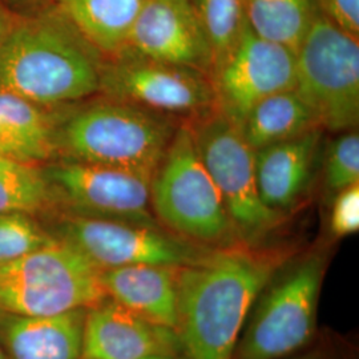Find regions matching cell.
Listing matches in <instances>:
<instances>
[{
    "instance_id": "1",
    "label": "cell",
    "mask_w": 359,
    "mask_h": 359,
    "mask_svg": "<svg viewBox=\"0 0 359 359\" xmlns=\"http://www.w3.org/2000/svg\"><path fill=\"white\" fill-rule=\"evenodd\" d=\"M283 253L236 245L177 270V333L188 359H233L257 297Z\"/></svg>"
},
{
    "instance_id": "2",
    "label": "cell",
    "mask_w": 359,
    "mask_h": 359,
    "mask_svg": "<svg viewBox=\"0 0 359 359\" xmlns=\"http://www.w3.org/2000/svg\"><path fill=\"white\" fill-rule=\"evenodd\" d=\"M104 56L52 4L15 16L0 38V92L44 108L100 92Z\"/></svg>"
},
{
    "instance_id": "3",
    "label": "cell",
    "mask_w": 359,
    "mask_h": 359,
    "mask_svg": "<svg viewBox=\"0 0 359 359\" xmlns=\"http://www.w3.org/2000/svg\"><path fill=\"white\" fill-rule=\"evenodd\" d=\"M180 121L103 96L56 116L53 156L154 176Z\"/></svg>"
},
{
    "instance_id": "4",
    "label": "cell",
    "mask_w": 359,
    "mask_h": 359,
    "mask_svg": "<svg viewBox=\"0 0 359 359\" xmlns=\"http://www.w3.org/2000/svg\"><path fill=\"white\" fill-rule=\"evenodd\" d=\"M151 206L164 229L191 243L212 249L243 245L185 121L154 170Z\"/></svg>"
},
{
    "instance_id": "5",
    "label": "cell",
    "mask_w": 359,
    "mask_h": 359,
    "mask_svg": "<svg viewBox=\"0 0 359 359\" xmlns=\"http://www.w3.org/2000/svg\"><path fill=\"white\" fill-rule=\"evenodd\" d=\"M326 258L309 253L277 270L257 297L238 339L237 359H283L311 341Z\"/></svg>"
},
{
    "instance_id": "6",
    "label": "cell",
    "mask_w": 359,
    "mask_h": 359,
    "mask_svg": "<svg viewBox=\"0 0 359 359\" xmlns=\"http://www.w3.org/2000/svg\"><path fill=\"white\" fill-rule=\"evenodd\" d=\"M103 269L76 248L53 243L0 264V310L27 317H50L90 309L108 295Z\"/></svg>"
},
{
    "instance_id": "7",
    "label": "cell",
    "mask_w": 359,
    "mask_h": 359,
    "mask_svg": "<svg viewBox=\"0 0 359 359\" xmlns=\"http://www.w3.org/2000/svg\"><path fill=\"white\" fill-rule=\"evenodd\" d=\"M185 123L203 164L219 191L240 243L258 248L281 225L285 216L261 201L255 151L245 140L240 124L218 109Z\"/></svg>"
},
{
    "instance_id": "8",
    "label": "cell",
    "mask_w": 359,
    "mask_h": 359,
    "mask_svg": "<svg viewBox=\"0 0 359 359\" xmlns=\"http://www.w3.org/2000/svg\"><path fill=\"white\" fill-rule=\"evenodd\" d=\"M322 130L341 133L359 121V44L318 11L295 52V87Z\"/></svg>"
},
{
    "instance_id": "9",
    "label": "cell",
    "mask_w": 359,
    "mask_h": 359,
    "mask_svg": "<svg viewBox=\"0 0 359 359\" xmlns=\"http://www.w3.org/2000/svg\"><path fill=\"white\" fill-rule=\"evenodd\" d=\"M50 233L76 248L102 269L130 265L189 266L213 250L164 228L63 212Z\"/></svg>"
},
{
    "instance_id": "10",
    "label": "cell",
    "mask_w": 359,
    "mask_h": 359,
    "mask_svg": "<svg viewBox=\"0 0 359 359\" xmlns=\"http://www.w3.org/2000/svg\"><path fill=\"white\" fill-rule=\"evenodd\" d=\"M100 92L180 121L217 109L210 79L204 72L129 51L104 57Z\"/></svg>"
},
{
    "instance_id": "11",
    "label": "cell",
    "mask_w": 359,
    "mask_h": 359,
    "mask_svg": "<svg viewBox=\"0 0 359 359\" xmlns=\"http://www.w3.org/2000/svg\"><path fill=\"white\" fill-rule=\"evenodd\" d=\"M63 213L163 228L151 206L152 177L124 168L59 158L43 168Z\"/></svg>"
},
{
    "instance_id": "12",
    "label": "cell",
    "mask_w": 359,
    "mask_h": 359,
    "mask_svg": "<svg viewBox=\"0 0 359 359\" xmlns=\"http://www.w3.org/2000/svg\"><path fill=\"white\" fill-rule=\"evenodd\" d=\"M217 109L234 123L273 93L295 87V52L259 38L245 22L241 36L209 74Z\"/></svg>"
},
{
    "instance_id": "13",
    "label": "cell",
    "mask_w": 359,
    "mask_h": 359,
    "mask_svg": "<svg viewBox=\"0 0 359 359\" xmlns=\"http://www.w3.org/2000/svg\"><path fill=\"white\" fill-rule=\"evenodd\" d=\"M121 51L189 67L208 76L212 71V52L188 0H144Z\"/></svg>"
},
{
    "instance_id": "14",
    "label": "cell",
    "mask_w": 359,
    "mask_h": 359,
    "mask_svg": "<svg viewBox=\"0 0 359 359\" xmlns=\"http://www.w3.org/2000/svg\"><path fill=\"white\" fill-rule=\"evenodd\" d=\"M154 355H184L177 330L148 321L109 297L87 309L81 359Z\"/></svg>"
},
{
    "instance_id": "15",
    "label": "cell",
    "mask_w": 359,
    "mask_h": 359,
    "mask_svg": "<svg viewBox=\"0 0 359 359\" xmlns=\"http://www.w3.org/2000/svg\"><path fill=\"white\" fill-rule=\"evenodd\" d=\"M321 140L317 129L255 151L257 189L265 206L285 216L304 198L316 176Z\"/></svg>"
},
{
    "instance_id": "16",
    "label": "cell",
    "mask_w": 359,
    "mask_h": 359,
    "mask_svg": "<svg viewBox=\"0 0 359 359\" xmlns=\"http://www.w3.org/2000/svg\"><path fill=\"white\" fill-rule=\"evenodd\" d=\"M87 309L50 317L0 310V346L7 359H81Z\"/></svg>"
},
{
    "instance_id": "17",
    "label": "cell",
    "mask_w": 359,
    "mask_h": 359,
    "mask_svg": "<svg viewBox=\"0 0 359 359\" xmlns=\"http://www.w3.org/2000/svg\"><path fill=\"white\" fill-rule=\"evenodd\" d=\"M177 270L163 265L111 268L102 271V283L116 302L148 321L177 330Z\"/></svg>"
},
{
    "instance_id": "18",
    "label": "cell",
    "mask_w": 359,
    "mask_h": 359,
    "mask_svg": "<svg viewBox=\"0 0 359 359\" xmlns=\"http://www.w3.org/2000/svg\"><path fill=\"white\" fill-rule=\"evenodd\" d=\"M51 4L104 57L126 46L144 0H51Z\"/></svg>"
},
{
    "instance_id": "19",
    "label": "cell",
    "mask_w": 359,
    "mask_h": 359,
    "mask_svg": "<svg viewBox=\"0 0 359 359\" xmlns=\"http://www.w3.org/2000/svg\"><path fill=\"white\" fill-rule=\"evenodd\" d=\"M240 127L253 151L321 129L308 104L294 88L273 93L258 102Z\"/></svg>"
},
{
    "instance_id": "20",
    "label": "cell",
    "mask_w": 359,
    "mask_h": 359,
    "mask_svg": "<svg viewBox=\"0 0 359 359\" xmlns=\"http://www.w3.org/2000/svg\"><path fill=\"white\" fill-rule=\"evenodd\" d=\"M243 7L256 35L294 52L320 11L316 0H243Z\"/></svg>"
},
{
    "instance_id": "21",
    "label": "cell",
    "mask_w": 359,
    "mask_h": 359,
    "mask_svg": "<svg viewBox=\"0 0 359 359\" xmlns=\"http://www.w3.org/2000/svg\"><path fill=\"white\" fill-rule=\"evenodd\" d=\"M36 163L0 156V215H34L52 205L43 168Z\"/></svg>"
},
{
    "instance_id": "22",
    "label": "cell",
    "mask_w": 359,
    "mask_h": 359,
    "mask_svg": "<svg viewBox=\"0 0 359 359\" xmlns=\"http://www.w3.org/2000/svg\"><path fill=\"white\" fill-rule=\"evenodd\" d=\"M44 109V107L23 97L0 92V121L26 144L38 161H44L53 156L56 116Z\"/></svg>"
},
{
    "instance_id": "23",
    "label": "cell",
    "mask_w": 359,
    "mask_h": 359,
    "mask_svg": "<svg viewBox=\"0 0 359 359\" xmlns=\"http://www.w3.org/2000/svg\"><path fill=\"white\" fill-rule=\"evenodd\" d=\"M212 52V68L231 51L245 27L243 0H192Z\"/></svg>"
},
{
    "instance_id": "24",
    "label": "cell",
    "mask_w": 359,
    "mask_h": 359,
    "mask_svg": "<svg viewBox=\"0 0 359 359\" xmlns=\"http://www.w3.org/2000/svg\"><path fill=\"white\" fill-rule=\"evenodd\" d=\"M55 240L56 237L44 231L29 215H0V264L27 256Z\"/></svg>"
},
{
    "instance_id": "25",
    "label": "cell",
    "mask_w": 359,
    "mask_h": 359,
    "mask_svg": "<svg viewBox=\"0 0 359 359\" xmlns=\"http://www.w3.org/2000/svg\"><path fill=\"white\" fill-rule=\"evenodd\" d=\"M325 187L330 193L341 192L359 184V135L357 129L338 133L326 148L323 158Z\"/></svg>"
},
{
    "instance_id": "26",
    "label": "cell",
    "mask_w": 359,
    "mask_h": 359,
    "mask_svg": "<svg viewBox=\"0 0 359 359\" xmlns=\"http://www.w3.org/2000/svg\"><path fill=\"white\" fill-rule=\"evenodd\" d=\"M330 216L332 234L342 238L359 231V184L334 194Z\"/></svg>"
},
{
    "instance_id": "27",
    "label": "cell",
    "mask_w": 359,
    "mask_h": 359,
    "mask_svg": "<svg viewBox=\"0 0 359 359\" xmlns=\"http://www.w3.org/2000/svg\"><path fill=\"white\" fill-rule=\"evenodd\" d=\"M318 10L334 25L359 38V0H316Z\"/></svg>"
},
{
    "instance_id": "28",
    "label": "cell",
    "mask_w": 359,
    "mask_h": 359,
    "mask_svg": "<svg viewBox=\"0 0 359 359\" xmlns=\"http://www.w3.org/2000/svg\"><path fill=\"white\" fill-rule=\"evenodd\" d=\"M0 156L18 158L23 161L39 163L34 152L27 147L25 142H20L1 121H0Z\"/></svg>"
},
{
    "instance_id": "29",
    "label": "cell",
    "mask_w": 359,
    "mask_h": 359,
    "mask_svg": "<svg viewBox=\"0 0 359 359\" xmlns=\"http://www.w3.org/2000/svg\"><path fill=\"white\" fill-rule=\"evenodd\" d=\"M15 15L10 13L4 6L0 4V38L4 35V32L11 26Z\"/></svg>"
},
{
    "instance_id": "30",
    "label": "cell",
    "mask_w": 359,
    "mask_h": 359,
    "mask_svg": "<svg viewBox=\"0 0 359 359\" xmlns=\"http://www.w3.org/2000/svg\"><path fill=\"white\" fill-rule=\"evenodd\" d=\"M184 355H154V357H148L144 359H180Z\"/></svg>"
},
{
    "instance_id": "31",
    "label": "cell",
    "mask_w": 359,
    "mask_h": 359,
    "mask_svg": "<svg viewBox=\"0 0 359 359\" xmlns=\"http://www.w3.org/2000/svg\"><path fill=\"white\" fill-rule=\"evenodd\" d=\"M10 1H13V3H29V1H34V0H10Z\"/></svg>"
},
{
    "instance_id": "32",
    "label": "cell",
    "mask_w": 359,
    "mask_h": 359,
    "mask_svg": "<svg viewBox=\"0 0 359 359\" xmlns=\"http://www.w3.org/2000/svg\"><path fill=\"white\" fill-rule=\"evenodd\" d=\"M0 359H7L6 358V354H4V351H3L1 346H0Z\"/></svg>"
},
{
    "instance_id": "33",
    "label": "cell",
    "mask_w": 359,
    "mask_h": 359,
    "mask_svg": "<svg viewBox=\"0 0 359 359\" xmlns=\"http://www.w3.org/2000/svg\"><path fill=\"white\" fill-rule=\"evenodd\" d=\"M285 359V358H283ZM295 359H314V358H311V357H305V358H295Z\"/></svg>"
},
{
    "instance_id": "34",
    "label": "cell",
    "mask_w": 359,
    "mask_h": 359,
    "mask_svg": "<svg viewBox=\"0 0 359 359\" xmlns=\"http://www.w3.org/2000/svg\"><path fill=\"white\" fill-rule=\"evenodd\" d=\"M180 359H188V358H187V357H185V355H184V357H181V358H180Z\"/></svg>"
},
{
    "instance_id": "35",
    "label": "cell",
    "mask_w": 359,
    "mask_h": 359,
    "mask_svg": "<svg viewBox=\"0 0 359 359\" xmlns=\"http://www.w3.org/2000/svg\"><path fill=\"white\" fill-rule=\"evenodd\" d=\"M188 1H192V0H188Z\"/></svg>"
}]
</instances>
